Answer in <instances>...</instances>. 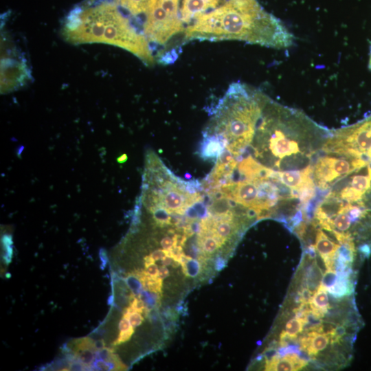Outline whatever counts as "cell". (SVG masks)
Instances as JSON below:
<instances>
[{"mask_svg": "<svg viewBox=\"0 0 371 371\" xmlns=\"http://www.w3.org/2000/svg\"><path fill=\"white\" fill-rule=\"evenodd\" d=\"M94 346L96 350H99L105 348V343L103 340L95 341H94Z\"/></svg>", "mask_w": 371, "mask_h": 371, "instance_id": "26", "label": "cell"}, {"mask_svg": "<svg viewBox=\"0 0 371 371\" xmlns=\"http://www.w3.org/2000/svg\"><path fill=\"white\" fill-rule=\"evenodd\" d=\"M308 315L296 316L290 319L285 325L284 333L289 337L296 339L297 335L302 332L307 324Z\"/></svg>", "mask_w": 371, "mask_h": 371, "instance_id": "13", "label": "cell"}, {"mask_svg": "<svg viewBox=\"0 0 371 371\" xmlns=\"http://www.w3.org/2000/svg\"><path fill=\"white\" fill-rule=\"evenodd\" d=\"M224 265H225V263H224V260L223 259H222L221 258L217 259L216 263V270H221V269H223L224 267Z\"/></svg>", "mask_w": 371, "mask_h": 371, "instance_id": "28", "label": "cell"}, {"mask_svg": "<svg viewBox=\"0 0 371 371\" xmlns=\"http://www.w3.org/2000/svg\"><path fill=\"white\" fill-rule=\"evenodd\" d=\"M349 276V272L346 271H341L337 275L334 284L327 291L336 297H343L350 293L352 284Z\"/></svg>", "mask_w": 371, "mask_h": 371, "instance_id": "12", "label": "cell"}, {"mask_svg": "<svg viewBox=\"0 0 371 371\" xmlns=\"http://www.w3.org/2000/svg\"><path fill=\"white\" fill-rule=\"evenodd\" d=\"M337 273L335 269H326L323 276L322 284L327 289L331 287L336 281Z\"/></svg>", "mask_w": 371, "mask_h": 371, "instance_id": "16", "label": "cell"}, {"mask_svg": "<svg viewBox=\"0 0 371 371\" xmlns=\"http://www.w3.org/2000/svg\"><path fill=\"white\" fill-rule=\"evenodd\" d=\"M157 0H115V3L135 16L145 14L150 10Z\"/></svg>", "mask_w": 371, "mask_h": 371, "instance_id": "11", "label": "cell"}, {"mask_svg": "<svg viewBox=\"0 0 371 371\" xmlns=\"http://www.w3.org/2000/svg\"><path fill=\"white\" fill-rule=\"evenodd\" d=\"M191 177H192L191 175H190L188 173L185 175V178L187 179H190Z\"/></svg>", "mask_w": 371, "mask_h": 371, "instance_id": "31", "label": "cell"}, {"mask_svg": "<svg viewBox=\"0 0 371 371\" xmlns=\"http://www.w3.org/2000/svg\"><path fill=\"white\" fill-rule=\"evenodd\" d=\"M63 32L65 40L73 44H109L128 51L148 66L155 62L143 31L137 30L117 5L110 2L74 9Z\"/></svg>", "mask_w": 371, "mask_h": 371, "instance_id": "2", "label": "cell"}, {"mask_svg": "<svg viewBox=\"0 0 371 371\" xmlns=\"http://www.w3.org/2000/svg\"><path fill=\"white\" fill-rule=\"evenodd\" d=\"M308 304L311 313L319 319H322L328 312L330 305L327 289L322 283L313 294Z\"/></svg>", "mask_w": 371, "mask_h": 371, "instance_id": "10", "label": "cell"}, {"mask_svg": "<svg viewBox=\"0 0 371 371\" xmlns=\"http://www.w3.org/2000/svg\"><path fill=\"white\" fill-rule=\"evenodd\" d=\"M155 261L154 260V259L150 256H146L144 257V264H145V267L151 265V264H153L155 263Z\"/></svg>", "mask_w": 371, "mask_h": 371, "instance_id": "27", "label": "cell"}, {"mask_svg": "<svg viewBox=\"0 0 371 371\" xmlns=\"http://www.w3.org/2000/svg\"><path fill=\"white\" fill-rule=\"evenodd\" d=\"M169 276V270L166 266H161L159 269L158 277L164 280Z\"/></svg>", "mask_w": 371, "mask_h": 371, "instance_id": "24", "label": "cell"}, {"mask_svg": "<svg viewBox=\"0 0 371 371\" xmlns=\"http://www.w3.org/2000/svg\"><path fill=\"white\" fill-rule=\"evenodd\" d=\"M135 328L132 327L131 328H130L129 330H126V331H120V333H119V335H118V337L117 339H115L114 341V342L113 343V346H117V345H120L124 342H126L127 341H128L131 336L133 335V334L135 332V330H134Z\"/></svg>", "mask_w": 371, "mask_h": 371, "instance_id": "17", "label": "cell"}, {"mask_svg": "<svg viewBox=\"0 0 371 371\" xmlns=\"http://www.w3.org/2000/svg\"><path fill=\"white\" fill-rule=\"evenodd\" d=\"M368 69L371 71V48H370V56H369Z\"/></svg>", "mask_w": 371, "mask_h": 371, "instance_id": "30", "label": "cell"}, {"mask_svg": "<svg viewBox=\"0 0 371 371\" xmlns=\"http://www.w3.org/2000/svg\"><path fill=\"white\" fill-rule=\"evenodd\" d=\"M307 363V361L294 352L288 353L284 356L275 355L266 361L265 370L295 371L302 369Z\"/></svg>", "mask_w": 371, "mask_h": 371, "instance_id": "7", "label": "cell"}, {"mask_svg": "<svg viewBox=\"0 0 371 371\" xmlns=\"http://www.w3.org/2000/svg\"><path fill=\"white\" fill-rule=\"evenodd\" d=\"M179 0H157L146 14L143 32L148 43L165 46L176 35L185 32L179 12Z\"/></svg>", "mask_w": 371, "mask_h": 371, "instance_id": "3", "label": "cell"}, {"mask_svg": "<svg viewBox=\"0 0 371 371\" xmlns=\"http://www.w3.org/2000/svg\"><path fill=\"white\" fill-rule=\"evenodd\" d=\"M221 0H182L180 16L185 24L189 25L198 16L216 8Z\"/></svg>", "mask_w": 371, "mask_h": 371, "instance_id": "5", "label": "cell"}, {"mask_svg": "<svg viewBox=\"0 0 371 371\" xmlns=\"http://www.w3.org/2000/svg\"><path fill=\"white\" fill-rule=\"evenodd\" d=\"M370 159L363 156H342L341 158L324 156L313 166V178L317 186L327 190L335 180L343 179Z\"/></svg>", "mask_w": 371, "mask_h": 371, "instance_id": "4", "label": "cell"}, {"mask_svg": "<svg viewBox=\"0 0 371 371\" xmlns=\"http://www.w3.org/2000/svg\"><path fill=\"white\" fill-rule=\"evenodd\" d=\"M330 341L328 333L310 330L300 338V349L306 352L311 357H315L328 346Z\"/></svg>", "mask_w": 371, "mask_h": 371, "instance_id": "8", "label": "cell"}, {"mask_svg": "<svg viewBox=\"0 0 371 371\" xmlns=\"http://www.w3.org/2000/svg\"><path fill=\"white\" fill-rule=\"evenodd\" d=\"M146 271L150 276L153 278L158 277L159 268L158 266L155 264V262L146 267Z\"/></svg>", "mask_w": 371, "mask_h": 371, "instance_id": "22", "label": "cell"}, {"mask_svg": "<svg viewBox=\"0 0 371 371\" xmlns=\"http://www.w3.org/2000/svg\"><path fill=\"white\" fill-rule=\"evenodd\" d=\"M180 264L183 273L186 276L194 278L198 276L201 271V265L199 260L186 254L181 257Z\"/></svg>", "mask_w": 371, "mask_h": 371, "instance_id": "14", "label": "cell"}, {"mask_svg": "<svg viewBox=\"0 0 371 371\" xmlns=\"http://www.w3.org/2000/svg\"><path fill=\"white\" fill-rule=\"evenodd\" d=\"M313 291H311L308 288L302 289L299 295V300L301 303L308 304L313 294Z\"/></svg>", "mask_w": 371, "mask_h": 371, "instance_id": "20", "label": "cell"}, {"mask_svg": "<svg viewBox=\"0 0 371 371\" xmlns=\"http://www.w3.org/2000/svg\"><path fill=\"white\" fill-rule=\"evenodd\" d=\"M173 260L174 259L170 256L166 255L161 258V260L162 265L166 267L168 265H171L173 262Z\"/></svg>", "mask_w": 371, "mask_h": 371, "instance_id": "25", "label": "cell"}, {"mask_svg": "<svg viewBox=\"0 0 371 371\" xmlns=\"http://www.w3.org/2000/svg\"><path fill=\"white\" fill-rule=\"evenodd\" d=\"M184 40H236L274 49H286L295 36L256 0H225L196 17L185 29Z\"/></svg>", "mask_w": 371, "mask_h": 371, "instance_id": "1", "label": "cell"}, {"mask_svg": "<svg viewBox=\"0 0 371 371\" xmlns=\"http://www.w3.org/2000/svg\"><path fill=\"white\" fill-rule=\"evenodd\" d=\"M166 255H168V251L163 249H156L150 254L155 261L161 260V258Z\"/></svg>", "mask_w": 371, "mask_h": 371, "instance_id": "21", "label": "cell"}, {"mask_svg": "<svg viewBox=\"0 0 371 371\" xmlns=\"http://www.w3.org/2000/svg\"><path fill=\"white\" fill-rule=\"evenodd\" d=\"M340 245L334 243L321 229L317 231L315 248L322 258L326 269H335V259Z\"/></svg>", "mask_w": 371, "mask_h": 371, "instance_id": "6", "label": "cell"}, {"mask_svg": "<svg viewBox=\"0 0 371 371\" xmlns=\"http://www.w3.org/2000/svg\"><path fill=\"white\" fill-rule=\"evenodd\" d=\"M173 236L169 235L166 233V235L161 238L160 245L163 249L170 251L172 249V247H174Z\"/></svg>", "mask_w": 371, "mask_h": 371, "instance_id": "18", "label": "cell"}, {"mask_svg": "<svg viewBox=\"0 0 371 371\" xmlns=\"http://www.w3.org/2000/svg\"><path fill=\"white\" fill-rule=\"evenodd\" d=\"M127 156L126 154H123L120 157H119L117 158V161L120 163V164H122V163H124L126 160H127Z\"/></svg>", "mask_w": 371, "mask_h": 371, "instance_id": "29", "label": "cell"}, {"mask_svg": "<svg viewBox=\"0 0 371 371\" xmlns=\"http://www.w3.org/2000/svg\"><path fill=\"white\" fill-rule=\"evenodd\" d=\"M85 366L80 362H72L70 363L69 370H85Z\"/></svg>", "mask_w": 371, "mask_h": 371, "instance_id": "23", "label": "cell"}, {"mask_svg": "<svg viewBox=\"0 0 371 371\" xmlns=\"http://www.w3.org/2000/svg\"><path fill=\"white\" fill-rule=\"evenodd\" d=\"M128 320L133 328L139 326L144 320L142 313L139 312H135L131 313L128 316Z\"/></svg>", "mask_w": 371, "mask_h": 371, "instance_id": "19", "label": "cell"}, {"mask_svg": "<svg viewBox=\"0 0 371 371\" xmlns=\"http://www.w3.org/2000/svg\"><path fill=\"white\" fill-rule=\"evenodd\" d=\"M126 282L135 295H138L142 292V284L140 280L133 273L126 278Z\"/></svg>", "mask_w": 371, "mask_h": 371, "instance_id": "15", "label": "cell"}, {"mask_svg": "<svg viewBox=\"0 0 371 371\" xmlns=\"http://www.w3.org/2000/svg\"><path fill=\"white\" fill-rule=\"evenodd\" d=\"M224 149L223 143L216 135L203 133L199 149V156L205 160H216Z\"/></svg>", "mask_w": 371, "mask_h": 371, "instance_id": "9", "label": "cell"}]
</instances>
